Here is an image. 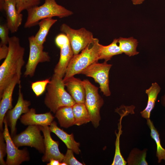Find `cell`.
I'll use <instances>...</instances> for the list:
<instances>
[{
	"mask_svg": "<svg viewBox=\"0 0 165 165\" xmlns=\"http://www.w3.org/2000/svg\"><path fill=\"white\" fill-rule=\"evenodd\" d=\"M161 88L158 84L155 82L152 83L151 86L145 90L148 96L147 106L140 113L143 118L146 119L149 118L151 111L154 108L158 94Z\"/></svg>",
	"mask_w": 165,
	"mask_h": 165,
	"instance_id": "d6986e66",
	"label": "cell"
},
{
	"mask_svg": "<svg viewBox=\"0 0 165 165\" xmlns=\"http://www.w3.org/2000/svg\"><path fill=\"white\" fill-rule=\"evenodd\" d=\"M4 128L3 133L6 145L7 165H19L30 160L28 152L26 148L19 149L13 143L9 134L6 120H4Z\"/></svg>",
	"mask_w": 165,
	"mask_h": 165,
	"instance_id": "8fae6325",
	"label": "cell"
},
{
	"mask_svg": "<svg viewBox=\"0 0 165 165\" xmlns=\"http://www.w3.org/2000/svg\"><path fill=\"white\" fill-rule=\"evenodd\" d=\"M60 126L68 128L75 125V118L72 106H65L59 108L55 113Z\"/></svg>",
	"mask_w": 165,
	"mask_h": 165,
	"instance_id": "ffe728a7",
	"label": "cell"
},
{
	"mask_svg": "<svg viewBox=\"0 0 165 165\" xmlns=\"http://www.w3.org/2000/svg\"><path fill=\"white\" fill-rule=\"evenodd\" d=\"M9 48L7 45H0V60L5 59L9 52Z\"/></svg>",
	"mask_w": 165,
	"mask_h": 165,
	"instance_id": "d6a6232c",
	"label": "cell"
},
{
	"mask_svg": "<svg viewBox=\"0 0 165 165\" xmlns=\"http://www.w3.org/2000/svg\"><path fill=\"white\" fill-rule=\"evenodd\" d=\"M75 125L80 126L91 122L90 116L84 103H75L72 106Z\"/></svg>",
	"mask_w": 165,
	"mask_h": 165,
	"instance_id": "7402d4cb",
	"label": "cell"
},
{
	"mask_svg": "<svg viewBox=\"0 0 165 165\" xmlns=\"http://www.w3.org/2000/svg\"><path fill=\"white\" fill-rule=\"evenodd\" d=\"M121 123L119 126V131L116 134V138L115 142V152L112 165H125L127 163L123 157L120 151L119 146V138L122 133Z\"/></svg>",
	"mask_w": 165,
	"mask_h": 165,
	"instance_id": "4316f807",
	"label": "cell"
},
{
	"mask_svg": "<svg viewBox=\"0 0 165 165\" xmlns=\"http://www.w3.org/2000/svg\"><path fill=\"white\" fill-rule=\"evenodd\" d=\"M60 165H67V164L64 162H61L60 163Z\"/></svg>",
	"mask_w": 165,
	"mask_h": 165,
	"instance_id": "8d00e7d4",
	"label": "cell"
},
{
	"mask_svg": "<svg viewBox=\"0 0 165 165\" xmlns=\"http://www.w3.org/2000/svg\"><path fill=\"white\" fill-rule=\"evenodd\" d=\"M145 0H131L132 3L134 5H140L142 4Z\"/></svg>",
	"mask_w": 165,
	"mask_h": 165,
	"instance_id": "e575fe53",
	"label": "cell"
},
{
	"mask_svg": "<svg viewBox=\"0 0 165 165\" xmlns=\"http://www.w3.org/2000/svg\"><path fill=\"white\" fill-rule=\"evenodd\" d=\"M0 9L6 13L7 24L11 33L16 32L21 24L23 15L16 9L15 0H0Z\"/></svg>",
	"mask_w": 165,
	"mask_h": 165,
	"instance_id": "5bb4252c",
	"label": "cell"
},
{
	"mask_svg": "<svg viewBox=\"0 0 165 165\" xmlns=\"http://www.w3.org/2000/svg\"><path fill=\"white\" fill-rule=\"evenodd\" d=\"M55 42L60 48V53L59 61L54 69V74L63 78L74 53L69 40L65 34L62 33L57 35Z\"/></svg>",
	"mask_w": 165,
	"mask_h": 165,
	"instance_id": "30bf717a",
	"label": "cell"
},
{
	"mask_svg": "<svg viewBox=\"0 0 165 165\" xmlns=\"http://www.w3.org/2000/svg\"><path fill=\"white\" fill-rule=\"evenodd\" d=\"M4 1H7L8 0H4Z\"/></svg>",
	"mask_w": 165,
	"mask_h": 165,
	"instance_id": "f35d334b",
	"label": "cell"
},
{
	"mask_svg": "<svg viewBox=\"0 0 165 165\" xmlns=\"http://www.w3.org/2000/svg\"><path fill=\"white\" fill-rule=\"evenodd\" d=\"M39 127L30 125L23 132L12 137V140L17 147L28 146L33 147L41 153L45 152L44 138L42 135Z\"/></svg>",
	"mask_w": 165,
	"mask_h": 165,
	"instance_id": "8992f818",
	"label": "cell"
},
{
	"mask_svg": "<svg viewBox=\"0 0 165 165\" xmlns=\"http://www.w3.org/2000/svg\"><path fill=\"white\" fill-rule=\"evenodd\" d=\"M161 102L162 105L165 108V99L163 98V97H161Z\"/></svg>",
	"mask_w": 165,
	"mask_h": 165,
	"instance_id": "d590c367",
	"label": "cell"
},
{
	"mask_svg": "<svg viewBox=\"0 0 165 165\" xmlns=\"http://www.w3.org/2000/svg\"><path fill=\"white\" fill-rule=\"evenodd\" d=\"M60 30L68 37L74 55L79 54L94 38L92 33L84 28L75 30L63 24L60 27Z\"/></svg>",
	"mask_w": 165,
	"mask_h": 165,
	"instance_id": "ba28073f",
	"label": "cell"
},
{
	"mask_svg": "<svg viewBox=\"0 0 165 165\" xmlns=\"http://www.w3.org/2000/svg\"><path fill=\"white\" fill-rule=\"evenodd\" d=\"M8 54L0 66V99L6 88L14 76L21 75V69L25 63L24 48L16 36L10 37Z\"/></svg>",
	"mask_w": 165,
	"mask_h": 165,
	"instance_id": "6da1fadb",
	"label": "cell"
},
{
	"mask_svg": "<svg viewBox=\"0 0 165 165\" xmlns=\"http://www.w3.org/2000/svg\"><path fill=\"white\" fill-rule=\"evenodd\" d=\"M118 39L115 38L113 42L107 46L100 44L99 52V59H104L107 62L114 56L123 53L117 45Z\"/></svg>",
	"mask_w": 165,
	"mask_h": 165,
	"instance_id": "cb8c5ba5",
	"label": "cell"
},
{
	"mask_svg": "<svg viewBox=\"0 0 165 165\" xmlns=\"http://www.w3.org/2000/svg\"><path fill=\"white\" fill-rule=\"evenodd\" d=\"M50 80L49 79H47L33 82L31 83V89L37 97L41 95L45 92Z\"/></svg>",
	"mask_w": 165,
	"mask_h": 165,
	"instance_id": "f1b7e54d",
	"label": "cell"
},
{
	"mask_svg": "<svg viewBox=\"0 0 165 165\" xmlns=\"http://www.w3.org/2000/svg\"><path fill=\"white\" fill-rule=\"evenodd\" d=\"M65 86L63 79L54 74L46 87L44 103L54 113L61 107L72 106L75 103Z\"/></svg>",
	"mask_w": 165,
	"mask_h": 165,
	"instance_id": "7a4b0ae2",
	"label": "cell"
},
{
	"mask_svg": "<svg viewBox=\"0 0 165 165\" xmlns=\"http://www.w3.org/2000/svg\"><path fill=\"white\" fill-rule=\"evenodd\" d=\"M28 40L29 54L24 75L32 77L38 64L40 63L50 61V57L48 53L44 51L43 45H40L36 42L34 36L29 37Z\"/></svg>",
	"mask_w": 165,
	"mask_h": 165,
	"instance_id": "9c48e42d",
	"label": "cell"
},
{
	"mask_svg": "<svg viewBox=\"0 0 165 165\" xmlns=\"http://www.w3.org/2000/svg\"><path fill=\"white\" fill-rule=\"evenodd\" d=\"M21 75H15L6 88L1 99L0 103V129L3 131L4 120L7 111L13 108L12 95L17 84H20Z\"/></svg>",
	"mask_w": 165,
	"mask_h": 165,
	"instance_id": "9a60e30c",
	"label": "cell"
},
{
	"mask_svg": "<svg viewBox=\"0 0 165 165\" xmlns=\"http://www.w3.org/2000/svg\"><path fill=\"white\" fill-rule=\"evenodd\" d=\"M43 134L44 140L45 152L42 156L43 162H48L51 159H54L62 162L64 155L61 152L59 148V142L52 138L51 132L49 126H38Z\"/></svg>",
	"mask_w": 165,
	"mask_h": 165,
	"instance_id": "4fadbf2b",
	"label": "cell"
},
{
	"mask_svg": "<svg viewBox=\"0 0 165 165\" xmlns=\"http://www.w3.org/2000/svg\"><path fill=\"white\" fill-rule=\"evenodd\" d=\"M19 85L18 96L17 102L15 106L6 112L5 118L7 125L10 129L11 137L16 134V124L17 120L23 114L27 112L30 109L31 102L24 99L21 90L20 84Z\"/></svg>",
	"mask_w": 165,
	"mask_h": 165,
	"instance_id": "7c38bea8",
	"label": "cell"
},
{
	"mask_svg": "<svg viewBox=\"0 0 165 165\" xmlns=\"http://www.w3.org/2000/svg\"><path fill=\"white\" fill-rule=\"evenodd\" d=\"M119 46L122 53L129 57L134 56L139 54L137 48L138 42L133 37L128 38L119 37L118 38Z\"/></svg>",
	"mask_w": 165,
	"mask_h": 165,
	"instance_id": "603a6c76",
	"label": "cell"
},
{
	"mask_svg": "<svg viewBox=\"0 0 165 165\" xmlns=\"http://www.w3.org/2000/svg\"><path fill=\"white\" fill-rule=\"evenodd\" d=\"M18 12L21 13L24 10L27 11L33 7L38 6L41 0H15Z\"/></svg>",
	"mask_w": 165,
	"mask_h": 165,
	"instance_id": "83f0119b",
	"label": "cell"
},
{
	"mask_svg": "<svg viewBox=\"0 0 165 165\" xmlns=\"http://www.w3.org/2000/svg\"><path fill=\"white\" fill-rule=\"evenodd\" d=\"M54 118L50 112L43 114L36 113L35 109L32 108L20 118V122L24 125L49 126Z\"/></svg>",
	"mask_w": 165,
	"mask_h": 165,
	"instance_id": "2e32d148",
	"label": "cell"
},
{
	"mask_svg": "<svg viewBox=\"0 0 165 165\" xmlns=\"http://www.w3.org/2000/svg\"><path fill=\"white\" fill-rule=\"evenodd\" d=\"M57 21V19L48 18L42 19L38 23L39 29L34 36L36 42L40 45H43L51 27Z\"/></svg>",
	"mask_w": 165,
	"mask_h": 165,
	"instance_id": "44dd1931",
	"label": "cell"
},
{
	"mask_svg": "<svg viewBox=\"0 0 165 165\" xmlns=\"http://www.w3.org/2000/svg\"><path fill=\"white\" fill-rule=\"evenodd\" d=\"M82 81L86 91L84 104L89 112L91 122L94 127L97 128L101 119L100 110L103 105L104 100L98 94L97 87L88 79Z\"/></svg>",
	"mask_w": 165,
	"mask_h": 165,
	"instance_id": "5b68a950",
	"label": "cell"
},
{
	"mask_svg": "<svg viewBox=\"0 0 165 165\" xmlns=\"http://www.w3.org/2000/svg\"><path fill=\"white\" fill-rule=\"evenodd\" d=\"M4 137L3 132L0 133V164L6 165V162L4 160V157L7 154L6 145Z\"/></svg>",
	"mask_w": 165,
	"mask_h": 165,
	"instance_id": "1f68e13d",
	"label": "cell"
},
{
	"mask_svg": "<svg viewBox=\"0 0 165 165\" xmlns=\"http://www.w3.org/2000/svg\"><path fill=\"white\" fill-rule=\"evenodd\" d=\"M162 97H163V98H164V99H165V94L163 96H162Z\"/></svg>",
	"mask_w": 165,
	"mask_h": 165,
	"instance_id": "74e56055",
	"label": "cell"
},
{
	"mask_svg": "<svg viewBox=\"0 0 165 165\" xmlns=\"http://www.w3.org/2000/svg\"><path fill=\"white\" fill-rule=\"evenodd\" d=\"M147 149L145 148L141 150L137 148L131 150L127 159L128 165H148L146 158Z\"/></svg>",
	"mask_w": 165,
	"mask_h": 165,
	"instance_id": "484cf974",
	"label": "cell"
},
{
	"mask_svg": "<svg viewBox=\"0 0 165 165\" xmlns=\"http://www.w3.org/2000/svg\"><path fill=\"white\" fill-rule=\"evenodd\" d=\"M146 119L147 124L150 130L151 136L155 141L156 145V156L158 159V163H160L162 160H165V149L161 145L160 134L152 122L149 118Z\"/></svg>",
	"mask_w": 165,
	"mask_h": 165,
	"instance_id": "d4e9b609",
	"label": "cell"
},
{
	"mask_svg": "<svg viewBox=\"0 0 165 165\" xmlns=\"http://www.w3.org/2000/svg\"><path fill=\"white\" fill-rule=\"evenodd\" d=\"M28 15L24 25L25 28H29L37 25L41 20L57 16L62 18L70 16L73 12L58 4L56 0H45L40 6H37L27 10Z\"/></svg>",
	"mask_w": 165,
	"mask_h": 165,
	"instance_id": "277c9868",
	"label": "cell"
},
{
	"mask_svg": "<svg viewBox=\"0 0 165 165\" xmlns=\"http://www.w3.org/2000/svg\"><path fill=\"white\" fill-rule=\"evenodd\" d=\"M112 65L105 61L103 63H94L83 70L80 74L93 78L100 85L101 91L106 96L111 95L109 88V74Z\"/></svg>",
	"mask_w": 165,
	"mask_h": 165,
	"instance_id": "52a82bcc",
	"label": "cell"
},
{
	"mask_svg": "<svg viewBox=\"0 0 165 165\" xmlns=\"http://www.w3.org/2000/svg\"><path fill=\"white\" fill-rule=\"evenodd\" d=\"M49 127L51 132L55 134L65 144L68 148L71 149L76 154H79L81 151L79 148L80 143L75 141L72 133L69 134L59 128L55 121H53Z\"/></svg>",
	"mask_w": 165,
	"mask_h": 165,
	"instance_id": "ac0fdd59",
	"label": "cell"
},
{
	"mask_svg": "<svg viewBox=\"0 0 165 165\" xmlns=\"http://www.w3.org/2000/svg\"><path fill=\"white\" fill-rule=\"evenodd\" d=\"M67 90L76 103H84L86 91L83 81L72 76L64 81Z\"/></svg>",
	"mask_w": 165,
	"mask_h": 165,
	"instance_id": "e0dca14e",
	"label": "cell"
},
{
	"mask_svg": "<svg viewBox=\"0 0 165 165\" xmlns=\"http://www.w3.org/2000/svg\"><path fill=\"white\" fill-rule=\"evenodd\" d=\"M74 152L68 148L62 162H65L67 165H83L82 163L78 161L74 156Z\"/></svg>",
	"mask_w": 165,
	"mask_h": 165,
	"instance_id": "f546056e",
	"label": "cell"
},
{
	"mask_svg": "<svg viewBox=\"0 0 165 165\" xmlns=\"http://www.w3.org/2000/svg\"><path fill=\"white\" fill-rule=\"evenodd\" d=\"M9 28L7 24L0 25V45H7L10 38L9 37Z\"/></svg>",
	"mask_w": 165,
	"mask_h": 165,
	"instance_id": "4dcf8cb0",
	"label": "cell"
},
{
	"mask_svg": "<svg viewBox=\"0 0 165 165\" xmlns=\"http://www.w3.org/2000/svg\"><path fill=\"white\" fill-rule=\"evenodd\" d=\"M100 44L98 39L92 41L80 53L74 55L66 69L63 81L81 72L91 64L98 62Z\"/></svg>",
	"mask_w": 165,
	"mask_h": 165,
	"instance_id": "3957f363",
	"label": "cell"
},
{
	"mask_svg": "<svg viewBox=\"0 0 165 165\" xmlns=\"http://www.w3.org/2000/svg\"><path fill=\"white\" fill-rule=\"evenodd\" d=\"M61 162L58 160L54 159H51L48 163L47 165H60Z\"/></svg>",
	"mask_w": 165,
	"mask_h": 165,
	"instance_id": "836d02e7",
	"label": "cell"
}]
</instances>
